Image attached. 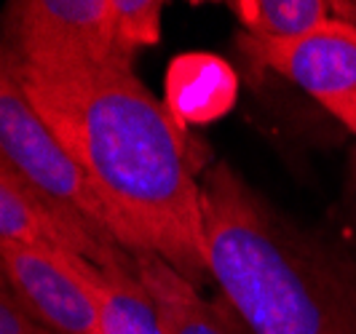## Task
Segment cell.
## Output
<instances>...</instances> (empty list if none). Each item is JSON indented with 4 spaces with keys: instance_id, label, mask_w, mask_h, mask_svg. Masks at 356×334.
I'll list each match as a JSON object with an SVG mask.
<instances>
[{
    "instance_id": "obj_1",
    "label": "cell",
    "mask_w": 356,
    "mask_h": 334,
    "mask_svg": "<svg viewBox=\"0 0 356 334\" xmlns=\"http://www.w3.org/2000/svg\"><path fill=\"white\" fill-rule=\"evenodd\" d=\"M19 67L24 91L89 176L118 244L153 251L185 281H209L196 147L134 72Z\"/></svg>"
},
{
    "instance_id": "obj_2",
    "label": "cell",
    "mask_w": 356,
    "mask_h": 334,
    "mask_svg": "<svg viewBox=\"0 0 356 334\" xmlns=\"http://www.w3.org/2000/svg\"><path fill=\"white\" fill-rule=\"evenodd\" d=\"M209 276L254 334H356V244L268 203L228 160L201 174Z\"/></svg>"
},
{
    "instance_id": "obj_3",
    "label": "cell",
    "mask_w": 356,
    "mask_h": 334,
    "mask_svg": "<svg viewBox=\"0 0 356 334\" xmlns=\"http://www.w3.org/2000/svg\"><path fill=\"white\" fill-rule=\"evenodd\" d=\"M0 156L43 195L62 219L91 233L99 244L124 249L115 222L94 193L89 176L59 144L30 102L17 59L0 37Z\"/></svg>"
},
{
    "instance_id": "obj_4",
    "label": "cell",
    "mask_w": 356,
    "mask_h": 334,
    "mask_svg": "<svg viewBox=\"0 0 356 334\" xmlns=\"http://www.w3.org/2000/svg\"><path fill=\"white\" fill-rule=\"evenodd\" d=\"M0 37L22 67L134 72L118 27L115 0H14L3 8Z\"/></svg>"
},
{
    "instance_id": "obj_5",
    "label": "cell",
    "mask_w": 356,
    "mask_h": 334,
    "mask_svg": "<svg viewBox=\"0 0 356 334\" xmlns=\"http://www.w3.org/2000/svg\"><path fill=\"white\" fill-rule=\"evenodd\" d=\"M0 276L43 329L99 334L94 286L102 278V267L70 251L0 238Z\"/></svg>"
},
{
    "instance_id": "obj_6",
    "label": "cell",
    "mask_w": 356,
    "mask_h": 334,
    "mask_svg": "<svg viewBox=\"0 0 356 334\" xmlns=\"http://www.w3.org/2000/svg\"><path fill=\"white\" fill-rule=\"evenodd\" d=\"M238 49L254 70L292 81L356 134V27L330 19L292 40H257L238 33Z\"/></svg>"
},
{
    "instance_id": "obj_7",
    "label": "cell",
    "mask_w": 356,
    "mask_h": 334,
    "mask_svg": "<svg viewBox=\"0 0 356 334\" xmlns=\"http://www.w3.org/2000/svg\"><path fill=\"white\" fill-rule=\"evenodd\" d=\"M0 238L70 251L97 267L134 260L131 251L105 247L91 233L62 219L49 206V201L3 156H0Z\"/></svg>"
},
{
    "instance_id": "obj_8",
    "label": "cell",
    "mask_w": 356,
    "mask_h": 334,
    "mask_svg": "<svg viewBox=\"0 0 356 334\" xmlns=\"http://www.w3.org/2000/svg\"><path fill=\"white\" fill-rule=\"evenodd\" d=\"M137 276L147 289L166 334H254L228 299H207L153 251L134 254Z\"/></svg>"
},
{
    "instance_id": "obj_9",
    "label": "cell",
    "mask_w": 356,
    "mask_h": 334,
    "mask_svg": "<svg viewBox=\"0 0 356 334\" xmlns=\"http://www.w3.org/2000/svg\"><path fill=\"white\" fill-rule=\"evenodd\" d=\"M238 99V75L212 53H182L166 72L163 105L179 124H212L228 115Z\"/></svg>"
},
{
    "instance_id": "obj_10",
    "label": "cell",
    "mask_w": 356,
    "mask_h": 334,
    "mask_svg": "<svg viewBox=\"0 0 356 334\" xmlns=\"http://www.w3.org/2000/svg\"><path fill=\"white\" fill-rule=\"evenodd\" d=\"M94 294L99 305V334H166L134 260L102 267Z\"/></svg>"
},
{
    "instance_id": "obj_11",
    "label": "cell",
    "mask_w": 356,
    "mask_h": 334,
    "mask_svg": "<svg viewBox=\"0 0 356 334\" xmlns=\"http://www.w3.org/2000/svg\"><path fill=\"white\" fill-rule=\"evenodd\" d=\"M231 11L241 35L257 40H292L332 19L330 0H236Z\"/></svg>"
},
{
    "instance_id": "obj_12",
    "label": "cell",
    "mask_w": 356,
    "mask_h": 334,
    "mask_svg": "<svg viewBox=\"0 0 356 334\" xmlns=\"http://www.w3.org/2000/svg\"><path fill=\"white\" fill-rule=\"evenodd\" d=\"M0 334H51L24 310V305L0 276Z\"/></svg>"
},
{
    "instance_id": "obj_13",
    "label": "cell",
    "mask_w": 356,
    "mask_h": 334,
    "mask_svg": "<svg viewBox=\"0 0 356 334\" xmlns=\"http://www.w3.org/2000/svg\"><path fill=\"white\" fill-rule=\"evenodd\" d=\"M332 17L356 27V0H335L332 3Z\"/></svg>"
},
{
    "instance_id": "obj_14",
    "label": "cell",
    "mask_w": 356,
    "mask_h": 334,
    "mask_svg": "<svg viewBox=\"0 0 356 334\" xmlns=\"http://www.w3.org/2000/svg\"><path fill=\"white\" fill-rule=\"evenodd\" d=\"M354 182H356V150H354Z\"/></svg>"
}]
</instances>
